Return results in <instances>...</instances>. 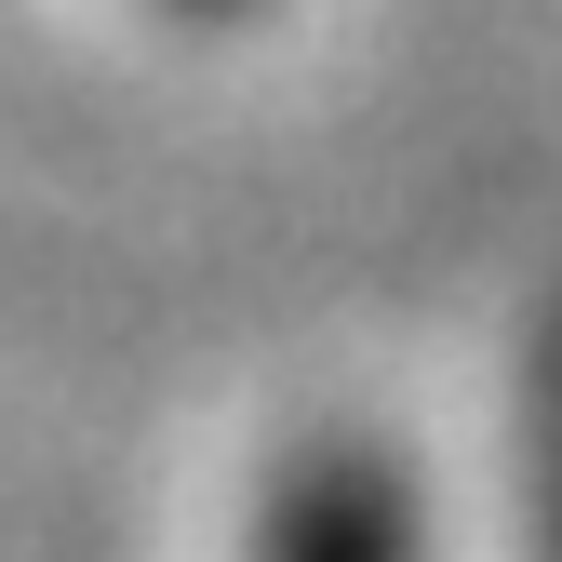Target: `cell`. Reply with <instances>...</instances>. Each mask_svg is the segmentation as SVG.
<instances>
[{
    "label": "cell",
    "mask_w": 562,
    "mask_h": 562,
    "mask_svg": "<svg viewBox=\"0 0 562 562\" xmlns=\"http://www.w3.org/2000/svg\"><path fill=\"white\" fill-rule=\"evenodd\" d=\"M255 562H415V496H402V469L362 456V442H322L295 482H281Z\"/></svg>",
    "instance_id": "obj_1"
},
{
    "label": "cell",
    "mask_w": 562,
    "mask_h": 562,
    "mask_svg": "<svg viewBox=\"0 0 562 562\" xmlns=\"http://www.w3.org/2000/svg\"><path fill=\"white\" fill-rule=\"evenodd\" d=\"M175 14H241V0H175Z\"/></svg>",
    "instance_id": "obj_2"
}]
</instances>
